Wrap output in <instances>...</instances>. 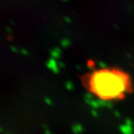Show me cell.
<instances>
[{
    "label": "cell",
    "mask_w": 134,
    "mask_h": 134,
    "mask_svg": "<svg viewBox=\"0 0 134 134\" xmlns=\"http://www.w3.org/2000/svg\"><path fill=\"white\" fill-rule=\"evenodd\" d=\"M85 83L93 94L104 101L123 98L131 89L129 75L115 68L93 71L86 77Z\"/></svg>",
    "instance_id": "cell-1"
}]
</instances>
